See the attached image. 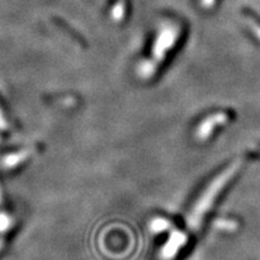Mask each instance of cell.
Returning <instances> with one entry per match:
<instances>
[{
  "label": "cell",
  "instance_id": "obj_1",
  "mask_svg": "<svg viewBox=\"0 0 260 260\" xmlns=\"http://www.w3.org/2000/svg\"><path fill=\"white\" fill-rule=\"evenodd\" d=\"M242 159H236L207 183V186L204 188L199 197L195 199L194 204L191 205L186 216V226L188 233L195 234L199 232L206 216L212 210L222 191L225 189L228 184L233 181V178L236 176L237 172L242 168Z\"/></svg>",
  "mask_w": 260,
  "mask_h": 260
},
{
  "label": "cell",
  "instance_id": "obj_2",
  "mask_svg": "<svg viewBox=\"0 0 260 260\" xmlns=\"http://www.w3.org/2000/svg\"><path fill=\"white\" fill-rule=\"evenodd\" d=\"M229 121L230 115L228 112L217 111L210 113L204 119H201V122L198 124L197 129H195V138L199 141H206L212 136L216 129L225 125Z\"/></svg>",
  "mask_w": 260,
  "mask_h": 260
},
{
  "label": "cell",
  "instance_id": "obj_4",
  "mask_svg": "<svg viewBox=\"0 0 260 260\" xmlns=\"http://www.w3.org/2000/svg\"><path fill=\"white\" fill-rule=\"evenodd\" d=\"M149 228L154 234L164 233L171 228V222L167 218H162V217H155L154 219L151 220L149 223Z\"/></svg>",
  "mask_w": 260,
  "mask_h": 260
},
{
  "label": "cell",
  "instance_id": "obj_3",
  "mask_svg": "<svg viewBox=\"0 0 260 260\" xmlns=\"http://www.w3.org/2000/svg\"><path fill=\"white\" fill-rule=\"evenodd\" d=\"M189 241V236L187 232L174 229L169 234L167 242L161 246L159 251V259L160 260H172L180 254L182 249L186 248Z\"/></svg>",
  "mask_w": 260,
  "mask_h": 260
}]
</instances>
